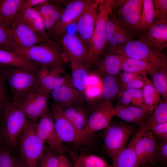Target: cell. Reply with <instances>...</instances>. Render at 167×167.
Returning a JSON list of instances; mask_svg holds the SVG:
<instances>
[{
    "label": "cell",
    "instance_id": "cell-10",
    "mask_svg": "<svg viewBox=\"0 0 167 167\" xmlns=\"http://www.w3.org/2000/svg\"><path fill=\"white\" fill-rule=\"evenodd\" d=\"M92 1L91 0H75L69 2L54 27L47 32L49 38L53 41L57 40L59 35L65 31L68 25L77 22Z\"/></svg>",
    "mask_w": 167,
    "mask_h": 167
},
{
    "label": "cell",
    "instance_id": "cell-45",
    "mask_svg": "<svg viewBox=\"0 0 167 167\" xmlns=\"http://www.w3.org/2000/svg\"><path fill=\"white\" fill-rule=\"evenodd\" d=\"M147 75L142 72H124L120 75V88L129 82L138 78Z\"/></svg>",
    "mask_w": 167,
    "mask_h": 167
},
{
    "label": "cell",
    "instance_id": "cell-34",
    "mask_svg": "<svg viewBox=\"0 0 167 167\" xmlns=\"http://www.w3.org/2000/svg\"><path fill=\"white\" fill-rule=\"evenodd\" d=\"M101 98L104 101H110L118 95L120 84L116 76L106 75L102 78Z\"/></svg>",
    "mask_w": 167,
    "mask_h": 167
},
{
    "label": "cell",
    "instance_id": "cell-49",
    "mask_svg": "<svg viewBox=\"0 0 167 167\" xmlns=\"http://www.w3.org/2000/svg\"><path fill=\"white\" fill-rule=\"evenodd\" d=\"M132 96L131 103L132 105L145 109L143 104L142 89H132Z\"/></svg>",
    "mask_w": 167,
    "mask_h": 167
},
{
    "label": "cell",
    "instance_id": "cell-17",
    "mask_svg": "<svg viewBox=\"0 0 167 167\" xmlns=\"http://www.w3.org/2000/svg\"><path fill=\"white\" fill-rule=\"evenodd\" d=\"M51 108L56 130L61 141L63 143H77L79 134L62 109L54 103Z\"/></svg>",
    "mask_w": 167,
    "mask_h": 167
},
{
    "label": "cell",
    "instance_id": "cell-13",
    "mask_svg": "<svg viewBox=\"0 0 167 167\" xmlns=\"http://www.w3.org/2000/svg\"><path fill=\"white\" fill-rule=\"evenodd\" d=\"M37 135L45 144L47 143L53 150L60 155L63 154L65 146L56 132L52 111L49 109L40 118L36 126Z\"/></svg>",
    "mask_w": 167,
    "mask_h": 167
},
{
    "label": "cell",
    "instance_id": "cell-29",
    "mask_svg": "<svg viewBox=\"0 0 167 167\" xmlns=\"http://www.w3.org/2000/svg\"><path fill=\"white\" fill-rule=\"evenodd\" d=\"M69 62L71 70L72 76L71 77L72 84L83 96L91 71L90 68L88 65L79 62L72 60Z\"/></svg>",
    "mask_w": 167,
    "mask_h": 167
},
{
    "label": "cell",
    "instance_id": "cell-3",
    "mask_svg": "<svg viewBox=\"0 0 167 167\" xmlns=\"http://www.w3.org/2000/svg\"><path fill=\"white\" fill-rule=\"evenodd\" d=\"M3 110L0 132L4 145L11 151L16 148L28 119L20 105L11 102L3 108Z\"/></svg>",
    "mask_w": 167,
    "mask_h": 167
},
{
    "label": "cell",
    "instance_id": "cell-41",
    "mask_svg": "<svg viewBox=\"0 0 167 167\" xmlns=\"http://www.w3.org/2000/svg\"><path fill=\"white\" fill-rule=\"evenodd\" d=\"M11 97L6 79L0 69V107L4 108L10 103Z\"/></svg>",
    "mask_w": 167,
    "mask_h": 167
},
{
    "label": "cell",
    "instance_id": "cell-12",
    "mask_svg": "<svg viewBox=\"0 0 167 167\" xmlns=\"http://www.w3.org/2000/svg\"><path fill=\"white\" fill-rule=\"evenodd\" d=\"M12 50L24 49L47 42L18 15L11 25Z\"/></svg>",
    "mask_w": 167,
    "mask_h": 167
},
{
    "label": "cell",
    "instance_id": "cell-30",
    "mask_svg": "<svg viewBox=\"0 0 167 167\" xmlns=\"http://www.w3.org/2000/svg\"><path fill=\"white\" fill-rule=\"evenodd\" d=\"M101 76L96 71L90 72L83 94L84 98L88 101L93 102L101 98L102 78Z\"/></svg>",
    "mask_w": 167,
    "mask_h": 167
},
{
    "label": "cell",
    "instance_id": "cell-25",
    "mask_svg": "<svg viewBox=\"0 0 167 167\" xmlns=\"http://www.w3.org/2000/svg\"><path fill=\"white\" fill-rule=\"evenodd\" d=\"M62 109L79 135L87 125L89 116L88 110L81 104H74Z\"/></svg>",
    "mask_w": 167,
    "mask_h": 167
},
{
    "label": "cell",
    "instance_id": "cell-33",
    "mask_svg": "<svg viewBox=\"0 0 167 167\" xmlns=\"http://www.w3.org/2000/svg\"><path fill=\"white\" fill-rule=\"evenodd\" d=\"M0 66H11L34 70L39 69L13 52L1 49Z\"/></svg>",
    "mask_w": 167,
    "mask_h": 167
},
{
    "label": "cell",
    "instance_id": "cell-32",
    "mask_svg": "<svg viewBox=\"0 0 167 167\" xmlns=\"http://www.w3.org/2000/svg\"><path fill=\"white\" fill-rule=\"evenodd\" d=\"M142 90L145 108L151 114L161 101L160 94L148 78Z\"/></svg>",
    "mask_w": 167,
    "mask_h": 167
},
{
    "label": "cell",
    "instance_id": "cell-20",
    "mask_svg": "<svg viewBox=\"0 0 167 167\" xmlns=\"http://www.w3.org/2000/svg\"><path fill=\"white\" fill-rule=\"evenodd\" d=\"M50 94L54 103L62 109L74 104H81L84 99L74 87L71 80L54 89Z\"/></svg>",
    "mask_w": 167,
    "mask_h": 167
},
{
    "label": "cell",
    "instance_id": "cell-18",
    "mask_svg": "<svg viewBox=\"0 0 167 167\" xmlns=\"http://www.w3.org/2000/svg\"><path fill=\"white\" fill-rule=\"evenodd\" d=\"M100 0H94L87 8L77 23L79 36L88 48L90 46L95 23L98 13Z\"/></svg>",
    "mask_w": 167,
    "mask_h": 167
},
{
    "label": "cell",
    "instance_id": "cell-43",
    "mask_svg": "<svg viewBox=\"0 0 167 167\" xmlns=\"http://www.w3.org/2000/svg\"><path fill=\"white\" fill-rule=\"evenodd\" d=\"M156 153L158 162L166 163L167 161V140L156 142Z\"/></svg>",
    "mask_w": 167,
    "mask_h": 167
},
{
    "label": "cell",
    "instance_id": "cell-57",
    "mask_svg": "<svg viewBox=\"0 0 167 167\" xmlns=\"http://www.w3.org/2000/svg\"><path fill=\"white\" fill-rule=\"evenodd\" d=\"M140 167H160L159 166H150L146 164H143Z\"/></svg>",
    "mask_w": 167,
    "mask_h": 167
},
{
    "label": "cell",
    "instance_id": "cell-36",
    "mask_svg": "<svg viewBox=\"0 0 167 167\" xmlns=\"http://www.w3.org/2000/svg\"><path fill=\"white\" fill-rule=\"evenodd\" d=\"M152 82L160 94L167 101V65L151 75Z\"/></svg>",
    "mask_w": 167,
    "mask_h": 167
},
{
    "label": "cell",
    "instance_id": "cell-31",
    "mask_svg": "<svg viewBox=\"0 0 167 167\" xmlns=\"http://www.w3.org/2000/svg\"><path fill=\"white\" fill-rule=\"evenodd\" d=\"M24 0H0V20L11 26L21 9Z\"/></svg>",
    "mask_w": 167,
    "mask_h": 167
},
{
    "label": "cell",
    "instance_id": "cell-4",
    "mask_svg": "<svg viewBox=\"0 0 167 167\" xmlns=\"http://www.w3.org/2000/svg\"><path fill=\"white\" fill-rule=\"evenodd\" d=\"M115 0H100L99 11L91 43L88 48L90 66L96 64L104 54L106 43V26L109 15L113 9Z\"/></svg>",
    "mask_w": 167,
    "mask_h": 167
},
{
    "label": "cell",
    "instance_id": "cell-46",
    "mask_svg": "<svg viewBox=\"0 0 167 167\" xmlns=\"http://www.w3.org/2000/svg\"><path fill=\"white\" fill-rule=\"evenodd\" d=\"M150 131L160 141L167 140V122L153 127Z\"/></svg>",
    "mask_w": 167,
    "mask_h": 167
},
{
    "label": "cell",
    "instance_id": "cell-58",
    "mask_svg": "<svg viewBox=\"0 0 167 167\" xmlns=\"http://www.w3.org/2000/svg\"><path fill=\"white\" fill-rule=\"evenodd\" d=\"M0 49H2V48L0 47Z\"/></svg>",
    "mask_w": 167,
    "mask_h": 167
},
{
    "label": "cell",
    "instance_id": "cell-1",
    "mask_svg": "<svg viewBox=\"0 0 167 167\" xmlns=\"http://www.w3.org/2000/svg\"><path fill=\"white\" fill-rule=\"evenodd\" d=\"M9 87L11 103L20 105L36 88L40 69H30L11 66H0Z\"/></svg>",
    "mask_w": 167,
    "mask_h": 167
},
{
    "label": "cell",
    "instance_id": "cell-27",
    "mask_svg": "<svg viewBox=\"0 0 167 167\" xmlns=\"http://www.w3.org/2000/svg\"><path fill=\"white\" fill-rule=\"evenodd\" d=\"M167 122V101H161L135 135L139 138L156 125Z\"/></svg>",
    "mask_w": 167,
    "mask_h": 167
},
{
    "label": "cell",
    "instance_id": "cell-50",
    "mask_svg": "<svg viewBox=\"0 0 167 167\" xmlns=\"http://www.w3.org/2000/svg\"><path fill=\"white\" fill-rule=\"evenodd\" d=\"M47 1V0H24L21 10L25 9L33 8Z\"/></svg>",
    "mask_w": 167,
    "mask_h": 167
},
{
    "label": "cell",
    "instance_id": "cell-24",
    "mask_svg": "<svg viewBox=\"0 0 167 167\" xmlns=\"http://www.w3.org/2000/svg\"><path fill=\"white\" fill-rule=\"evenodd\" d=\"M18 16L34 32L43 37L47 42L54 41L48 37L42 17L34 8H30L20 10Z\"/></svg>",
    "mask_w": 167,
    "mask_h": 167
},
{
    "label": "cell",
    "instance_id": "cell-9",
    "mask_svg": "<svg viewBox=\"0 0 167 167\" xmlns=\"http://www.w3.org/2000/svg\"><path fill=\"white\" fill-rule=\"evenodd\" d=\"M110 101H104L90 114L86 127L79 135L77 143L80 144L97 131L105 129L114 117Z\"/></svg>",
    "mask_w": 167,
    "mask_h": 167
},
{
    "label": "cell",
    "instance_id": "cell-21",
    "mask_svg": "<svg viewBox=\"0 0 167 167\" xmlns=\"http://www.w3.org/2000/svg\"><path fill=\"white\" fill-rule=\"evenodd\" d=\"M140 40L160 52L167 47V23L153 25L141 33Z\"/></svg>",
    "mask_w": 167,
    "mask_h": 167
},
{
    "label": "cell",
    "instance_id": "cell-15",
    "mask_svg": "<svg viewBox=\"0 0 167 167\" xmlns=\"http://www.w3.org/2000/svg\"><path fill=\"white\" fill-rule=\"evenodd\" d=\"M71 80L62 66L40 68L36 89L50 94L53 90Z\"/></svg>",
    "mask_w": 167,
    "mask_h": 167
},
{
    "label": "cell",
    "instance_id": "cell-22",
    "mask_svg": "<svg viewBox=\"0 0 167 167\" xmlns=\"http://www.w3.org/2000/svg\"><path fill=\"white\" fill-rule=\"evenodd\" d=\"M114 116L117 117L124 122L141 126L150 114L145 109L133 105L124 106L117 105L114 107Z\"/></svg>",
    "mask_w": 167,
    "mask_h": 167
},
{
    "label": "cell",
    "instance_id": "cell-14",
    "mask_svg": "<svg viewBox=\"0 0 167 167\" xmlns=\"http://www.w3.org/2000/svg\"><path fill=\"white\" fill-rule=\"evenodd\" d=\"M143 0H126L115 10L117 19L135 36L140 34V25L143 9Z\"/></svg>",
    "mask_w": 167,
    "mask_h": 167
},
{
    "label": "cell",
    "instance_id": "cell-16",
    "mask_svg": "<svg viewBox=\"0 0 167 167\" xmlns=\"http://www.w3.org/2000/svg\"><path fill=\"white\" fill-rule=\"evenodd\" d=\"M156 144L154 135L150 131L136 139L135 148L139 167L147 163L148 166H153L158 162Z\"/></svg>",
    "mask_w": 167,
    "mask_h": 167
},
{
    "label": "cell",
    "instance_id": "cell-47",
    "mask_svg": "<svg viewBox=\"0 0 167 167\" xmlns=\"http://www.w3.org/2000/svg\"><path fill=\"white\" fill-rule=\"evenodd\" d=\"M120 104L119 105L126 106L131 103L132 92V89H126L121 90L118 95Z\"/></svg>",
    "mask_w": 167,
    "mask_h": 167
},
{
    "label": "cell",
    "instance_id": "cell-19",
    "mask_svg": "<svg viewBox=\"0 0 167 167\" xmlns=\"http://www.w3.org/2000/svg\"><path fill=\"white\" fill-rule=\"evenodd\" d=\"M49 95L36 89L23 102L21 108L29 119L36 121L47 111Z\"/></svg>",
    "mask_w": 167,
    "mask_h": 167
},
{
    "label": "cell",
    "instance_id": "cell-44",
    "mask_svg": "<svg viewBox=\"0 0 167 167\" xmlns=\"http://www.w3.org/2000/svg\"><path fill=\"white\" fill-rule=\"evenodd\" d=\"M57 5L47 0L34 8L41 15L42 18L50 16Z\"/></svg>",
    "mask_w": 167,
    "mask_h": 167
},
{
    "label": "cell",
    "instance_id": "cell-26",
    "mask_svg": "<svg viewBox=\"0 0 167 167\" xmlns=\"http://www.w3.org/2000/svg\"><path fill=\"white\" fill-rule=\"evenodd\" d=\"M134 135L129 143L113 160V167H139L135 152Z\"/></svg>",
    "mask_w": 167,
    "mask_h": 167
},
{
    "label": "cell",
    "instance_id": "cell-2",
    "mask_svg": "<svg viewBox=\"0 0 167 167\" xmlns=\"http://www.w3.org/2000/svg\"><path fill=\"white\" fill-rule=\"evenodd\" d=\"M39 68L63 65L66 62L59 44L55 41L47 42L12 51Z\"/></svg>",
    "mask_w": 167,
    "mask_h": 167
},
{
    "label": "cell",
    "instance_id": "cell-11",
    "mask_svg": "<svg viewBox=\"0 0 167 167\" xmlns=\"http://www.w3.org/2000/svg\"><path fill=\"white\" fill-rule=\"evenodd\" d=\"M115 9L109 14L106 26V43L104 49L108 54H113L118 46L132 41L133 32L117 18Z\"/></svg>",
    "mask_w": 167,
    "mask_h": 167
},
{
    "label": "cell",
    "instance_id": "cell-6",
    "mask_svg": "<svg viewBox=\"0 0 167 167\" xmlns=\"http://www.w3.org/2000/svg\"><path fill=\"white\" fill-rule=\"evenodd\" d=\"M135 127L124 122L110 124L103 135L104 148L112 159L126 146L130 137L136 131Z\"/></svg>",
    "mask_w": 167,
    "mask_h": 167
},
{
    "label": "cell",
    "instance_id": "cell-48",
    "mask_svg": "<svg viewBox=\"0 0 167 167\" xmlns=\"http://www.w3.org/2000/svg\"><path fill=\"white\" fill-rule=\"evenodd\" d=\"M148 78L147 75L135 79L121 88L120 91L126 89H142Z\"/></svg>",
    "mask_w": 167,
    "mask_h": 167
},
{
    "label": "cell",
    "instance_id": "cell-52",
    "mask_svg": "<svg viewBox=\"0 0 167 167\" xmlns=\"http://www.w3.org/2000/svg\"><path fill=\"white\" fill-rule=\"evenodd\" d=\"M57 167H72L70 161L63 154L59 155Z\"/></svg>",
    "mask_w": 167,
    "mask_h": 167
},
{
    "label": "cell",
    "instance_id": "cell-7",
    "mask_svg": "<svg viewBox=\"0 0 167 167\" xmlns=\"http://www.w3.org/2000/svg\"><path fill=\"white\" fill-rule=\"evenodd\" d=\"M113 54L125 58L143 60L163 66L167 65V57L139 39L133 40L118 47Z\"/></svg>",
    "mask_w": 167,
    "mask_h": 167
},
{
    "label": "cell",
    "instance_id": "cell-23",
    "mask_svg": "<svg viewBox=\"0 0 167 167\" xmlns=\"http://www.w3.org/2000/svg\"><path fill=\"white\" fill-rule=\"evenodd\" d=\"M103 55L96 64V71L101 75H117L121 71L124 57L115 54L104 53Z\"/></svg>",
    "mask_w": 167,
    "mask_h": 167
},
{
    "label": "cell",
    "instance_id": "cell-40",
    "mask_svg": "<svg viewBox=\"0 0 167 167\" xmlns=\"http://www.w3.org/2000/svg\"><path fill=\"white\" fill-rule=\"evenodd\" d=\"M52 150H45L43 154L38 160L37 167H57L59 155Z\"/></svg>",
    "mask_w": 167,
    "mask_h": 167
},
{
    "label": "cell",
    "instance_id": "cell-51",
    "mask_svg": "<svg viewBox=\"0 0 167 167\" xmlns=\"http://www.w3.org/2000/svg\"><path fill=\"white\" fill-rule=\"evenodd\" d=\"M64 9L61 6L57 5L56 8L51 14L50 17L56 23L60 18Z\"/></svg>",
    "mask_w": 167,
    "mask_h": 167
},
{
    "label": "cell",
    "instance_id": "cell-39",
    "mask_svg": "<svg viewBox=\"0 0 167 167\" xmlns=\"http://www.w3.org/2000/svg\"><path fill=\"white\" fill-rule=\"evenodd\" d=\"M0 47L12 52V47L11 26L0 20Z\"/></svg>",
    "mask_w": 167,
    "mask_h": 167
},
{
    "label": "cell",
    "instance_id": "cell-28",
    "mask_svg": "<svg viewBox=\"0 0 167 167\" xmlns=\"http://www.w3.org/2000/svg\"><path fill=\"white\" fill-rule=\"evenodd\" d=\"M162 66L144 60L124 57L121 65V70L124 72L144 73L151 75L159 71Z\"/></svg>",
    "mask_w": 167,
    "mask_h": 167
},
{
    "label": "cell",
    "instance_id": "cell-55",
    "mask_svg": "<svg viewBox=\"0 0 167 167\" xmlns=\"http://www.w3.org/2000/svg\"><path fill=\"white\" fill-rule=\"evenodd\" d=\"M4 141L1 134L0 132V149L4 145Z\"/></svg>",
    "mask_w": 167,
    "mask_h": 167
},
{
    "label": "cell",
    "instance_id": "cell-37",
    "mask_svg": "<svg viewBox=\"0 0 167 167\" xmlns=\"http://www.w3.org/2000/svg\"><path fill=\"white\" fill-rule=\"evenodd\" d=\"M154 23L152 0H143V9L140 25V35L141 33L147 30L154 25Z\"/></svg>",
    "mask_w": 167,
    "mask_h": 167
},
{
    "label": "cell",
    "instance_id": "cell-53",
    "mask_svg": "<svg viewBox=\"0 0 167 167\" xmlns=\"http://www.w3.org/2000/svg\"><path fill=\"white\" fill-rule=\"evenodd\" d=\"M43 19L46 32L52 29L55 24L56 22L50 16L45 17Z\"/></svg>",
    "mask_w": 167,
    "mask_h": 167
},
{
    "label": "cell",
    "instance_id": "cell-8",
    "mask_svg": "<svg viewBox=\"0 0 167 167\" xmlns=\"http://www.w3.org/2000/svg\"><path fill=\"white\" fill-rule=\"evenodd\" d=\"M57 40L65 61H74L91 67L88 48L79 36L65 31Z\"/></svg>",
    "mask_w": 167,
    "mask_h": 167
},
{
    "label": "cell",
    "instance_id": "cell-38",
    "mask_svg": "<svg viewBox=\"0 0 167 167\" xmlns=\"http://www.w3.org/2000/svg\"><path fill=\"white\" fill-rule=\"evenodd\" d=\"M154 23V25L167 23V0H152Z\"/></svg>",
    "mask_w": 167,
    "mask_h": 167
},
{
    "label": "cell",
    "instance_id": "cell-42",
    "mask_svg": "<svg viewBox=\"0 0 167 167\" xmlns=\"http://www.w3.org/2000/svg\"><path fill=\"white\" fill-rule=\"evenodd\" d=\"M11 152L4 145L0 149V167H15L16 158L11 155Z\"/></svg>",
    "mask_w": 167,
    "mask_h": 167
},
{
    "label": "cell",
    "instance_id": "cell-5",
    "mask_svg": "<svg viewBox=\"0 0 167 167\" xmlns=\"http://www.w3.org/2000/svg\"><path fill=\"white\" fill-rule=\"evenodd\" d=\"M36 120L28 119L19 139L21 157L27 167H37L38 160L45 150L44 143L38 136Z\"/></svg>",
    "mask_w": 167,
    "mask_h": 167
},
{
    "label": "cell",
    "instance_id": "cell-54",
    "mask_svg": "<svg viewBox=\"0 0 167 167\" xmlns=\"http://www.w3.org/2000/svg\"><path fill=\"white\" fill-rule=\"evenodd\" d=\"M15 167H27L24 161L21 158H16Z\"/></svg>",
    "mask_w": 167,
    "mask_h": 167
},
{
    "label": "cell",
    "instance_id": "cell-56",
    "mask_svg": "<svg viewBox=\"0 0 167 167\" xmlns=\"http://www.w3.org/2000/svg\"><path fill=\"white\" fill-rule=\"evenodd\" d=\"M3 108L0 107V119L2 118L3 115Z\"/></svg>",
    "mask_w": 167,
    "mask_h": 167
},
{
    "label": "cell",
    "instance_id": "cell-35",
    "mask_svg": "<svg viewBox=\"0 0 167 167\" xmlns=\"http://www.w3.org/2000/svg\"><path fill=\"white\" fill-rule=\"evenodd\" d=\"M74 167H113L103 158L92 154H81L74 159Z\"/></svg>",
    "mask_w": 167,
    "mask_h": 167
}]
</instances>
